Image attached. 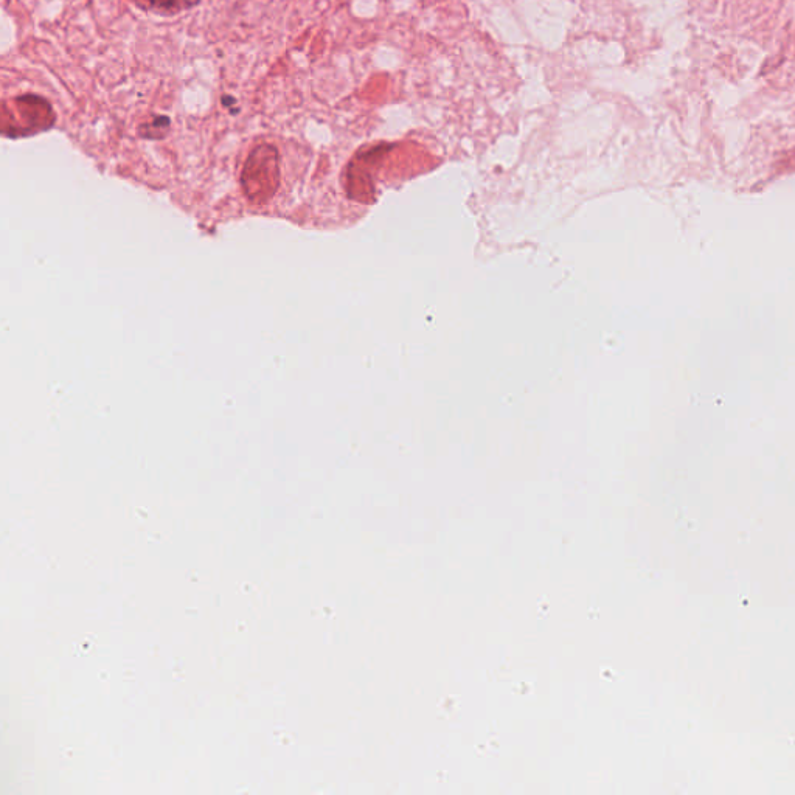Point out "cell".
<instances>
[{"label":"cell","instance_id":"obj_1","mask_svg":"<svg viewBox=\"0 0 795 795\" xmlns=\"http://www.w3.org/2000/svg\"><path fill=\"white\" fill-rule=\"evenodd\" d=\"M11 106H13V111L19 112V117H21V122H19L21 125L19 126L24 128L22 134L46 131V129L52 128L53 123H55L52 105L46 98L39 97V95H21V97H16L11 101ZM16 129H14V132H16Z\"/></svg>","mask_w":795,"mask_h":795},{"label":"cell","instance_id":"obj_2","mask_svg":"<svg viewBox=\"0 0 795 795\" xmlns=\"http://www.w3.org/2000/svg\"><path fill=\"white\" fill-rule=\"evenodd\" d=\"M132 2L143 10H153L159 14H176L196 7L201 0H132Z\"/></svg>","mask_w":795,"mask_h":795},{"label":"cell","instance_id":"obj_4","mask_svg":"<svg viewBox=\"0 0 795 795\" xmlns=\"http://www.w3.org/2000/svg\"><path fill=\"white\" fill-rule=\"evenodd\" d=\"M233 103H235V100L232 97L223 98V105H233Z\"/></svg>","mask_w":795,"mask_h":795},{"label":"cell","instance_id":"obj_3","mask_svg":"<svg viewBox=\"0 0 795 795\" xmlns=\"http://www.w3.org/2000/svg\"><path fill=\"white\" fill-rule=\"evenodd\" d=\"M168 129H170V119L168 117H156L153 123H145V125L140 126L139 134L145 139H162Z\"/></svg>","mask_w":795,"mask_h":795}]
</instances>
